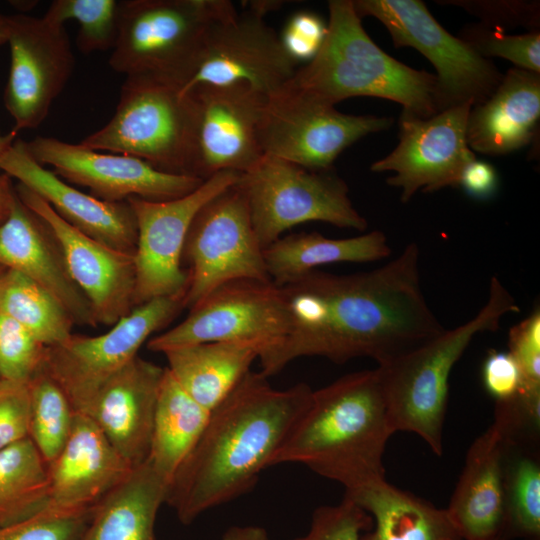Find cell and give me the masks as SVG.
Masks as SVG:
<instances>
[{"label": "cell", "instance_id": "obj_1", "mask_svg": "<svg viewBox=\"0 0 540 540\" xmlns=\"http://www.w3.org/2000/svg\"><path fill=\"white\" fill-rule=\"evenodd\" d=\"M280 288L289 326L278 344L259 355L267 378L307 356L338 364L367 357L380 365L445 330L422 290L416 243L370 271L316 269Z\"/></svg>", "mask_w": 540, "mask_h": 540}, {"label": "cell", "instance_id": "obj_2", "mask_svg": "<svg viewBox=\"0 0 540 540\" xmlns=\"http://www.w3.org/2000/svg\"><path fill=\"white\" fill-rule=\"evenodd\" d=\"M267 379L250 370L211 411L168 487L165 503L181 523L251 490L309 406L306 383L279 390Z\"/></svg>", "mask_w": 540, "mask_h": 540}, {"label": "cell", "instance_id": "obj_3", "mask_svg": "<svg viewBox=\"0 0 540 540\" xmlns=\"http://www.w3.org/2000/svg\"><path fill=\"white\" fill-rule=\"evenodd\" d=\"M392 434L377 369L349 373L313 390L271 466L305 465L351 493L385 478L383 456Z\"/></svg>", "mask_w": 540, "mask_h": 540}, {"label": "cell", "instance_id": "obj_4", "mask_svg": "<svg viewBox=\"0 0 540 540\" xmlns=\"http://www.w3.org/2000/svg\"><path fill=\"white\" fill-rule=\"evenodd\" d=\"M327 33L317 55L298 67L287 86L336 105L351 97L395 101L402 113H439L435 74L413 69L383 51L366 33L353 0H330Z\"/></svg>", "mask_w": 540, "mask_h": 540}, {"label": "cell", "instance_id": "obj_5", "mask_svg": "<svg viewBox=\"0 0 540 540\" xmlns=\"http://www.w3.org/2000/svg\"><path fill=\"white\" fill-rule=\"evenodd\" d=\"M519 311L515 298L494 276L485 304L470 320L378 365L392 432L414 433L442 456L452 369L476 335L496 331L505 315Z\"/></svg>", "mask_w": 540, "mask_h": 540}, {"label": "cell", "instance_id": "obj_6", "mask_svg": "<svg viewBox=\"0 0 540 540\" xmlns=\"http://www.w3.org/2000/svg\"><path fill=\"white\" fill-rule=\"evenodd\" d=\"M234 8L228 0H121L109 65L183 89L210 27Z\"/></svg>", "mask_w": 540, "mask_h": 540}, {"label": "cell", "instance_id": "obj_7", "mask_svg": "<svg viewBox=\"0 0 540 540\" xmlns=\"http://www.w3.org/2000/svg\"><path fill=\"white\" fill-rule=\"evenodd\" d=\"M79 143L142 159L163 172L192 176V97L174 82L126 76L111 119Z\"/></svg>", "mask_w": 540, "mask_h": 540}, {"label": "cell", "instance_id": "obj_8", "mask_svg": "<svg viewBox=\"0 0 540 540\" xmlns=\"http://www.w3.org/2000/svg\"><path fill=\"white\" fill-rule=\"evenodd\" d=\"M237 185L246 197L252 226L263 249L286 230L306 222L320 221L358 231L368 226L334 168L311 170L263 155L240 174Z\"/></svg>", "mask_w": 540, "mask_h": 540}, {"label": "cell", "instance_id": "obj_9", "mask_svg": "<svg viewBox=\"0 0 540 540\" xmlns=\"http://www.w3.org/2000/svg\"><path fill=\"white\" fill-rule=\"evenodd\" d=\"M353 5L361 19L379 20L395 47H412L431 62L436 69L439 112L481 103L501 82L498 68L441 26L422 1L353 0Z\"/></svg>", "mask_w": 540, "mask_h": 540}, {"label": "cell", "instance_id": "obj_10", "mask_svg": "<svg viewBox=\"0 0 540 540\" xmlns=\"http://www.w3.org/2000/svg\"><path fill=\"white\" fill-rule=\"evenodd\" d=\"M186 264L185 308L217 287L240 279L271 281L248 203L237 182L195 215L182 252Z\"/></svg>", "mask_w": 540, "mask_h": 540}, {"label": "cell", "instance_id": "obj_11", "mask_svg": "<svg viewBox=\"0 0 540 540\" xmlns=\"http://www.w3.org/2000/svg\"><path fill=\"white\" fill-rule=\"evenodd\" d=\"M393 123L386 116L342 113L285 85L267 97L259 139L264 155L311 170H329L347 147Z\"/></svg>", "mask_w": 540, "mask_h": 540}, {"label": "cell", "instance_id": "obj_12", "mask_svg": "<svg viewBox=\"0 0 540 540\" xmlns=\"http://www.w3.org/2000/svg\"><path fill=\"white\" fill-rule=\"evenodd\" d=\"M288 326L280 287L272 281L240 279L214 289L183 321L149 339L147 347L164 353L199 343L241 342L258 345L262 353L284 338Z\"/></svg>", "mask_w": 540, "mask_h": 540}, {"label": "cell", "instance_id": "obj_13", "mask_svg": "<svg viewBox=\"0 0 540 540\" xmlns=\"http://www.w3.org/2000/svg\"><path fill=\"white\" fill-rule=\"evenodd\" d=\"M185 291L154 298L135 307L110 329L97 336L72 334L46 347L44 366L82 413L96 390L138 355L149 337L168 325L184 305Z\"/></svg>", "mask_w": 540, "mask_h": 540}, {"label": "cell", "instance_id": "obj_14", "mask_svg": "<svg viewBox=\"0 0 540 540\" xmlns=\"http://www.w3.org/2000/svg\"><path fill=\"white\" fill-rule=\"evenodd\" d=\"M255 10L236 8L209 29L186 92L200 84L243 83L266 96L281 90L298 64L284 50L279 35Z\"/></svg>", "mask_w": 540, "mask_h": 540}, {"label": "cell", "instance_id": "obj_15", "mask_svg": "<svg viewBox=\"0 0 540 540\" xmlns=\"http://www.w3.org/2000/svg\"><path fill=\"white\" fill-rule=\"evenodd\" d=\"M239 176L229 171L217 173L191 193L172 200L149 201L137 197L127 200L137 225L135 307L186 291L182 252L190 225L198 211L234 185Z\"/></svg>", "mask_w": 540, "mask_h": 540}, {"label": "cell", "instance_id": "obj_16", "mask_svg": "<svg viewBox=\"0 0 540 540\" xmlns=\"http://www.w3.org/2000/svg\"><path fill=\"white\" fill-rule=\"evenodd\" d=\"M6 43L10 68L3 99L18 133L46 119L72 75L75 58L65 25L45 16H9Z\"/></svg>", "mask_w": 540, "mask_h": 540}, {"label": "cell", "instance_id": "obj_17", "mask_svg": "<svg viewBox=\"0 0 540 540\" xmlns=\"http://www.w3.org/2000/svg\"><path fill=\"white\" fill-rule=\"evenodd\" d=\"M186 92L194 105L191 175L206 180L251 169L264 155L259 130L268 96L243 83L200 84Z\"/></svg>", "mask_w": 540, "mask_h": 540}, {"label": "cell", "instance_id": "obj_18", "mask_svg": "<svg viewBox=\"0 0 540 540\" xmlns=\"http://www.w3.org/2000/svg\"><path fill=\"white\" fill-rule=\"evenodd\" d=\"M472 106L464 103L425 119L401 112L397 146L373 162L370 170L393 172L386 181L401 189L403 203L418 191L459 186L464 169L476 159L466 140Z\"/></svg>", "mask_w": 540, "mask_h": 540}, {"label": "cell", "instance_id": "obj_19", "mask_svg": "<svg viewBox=\"0 0 540 540\" xmlns=\"http://www.w3.org/2000/svg\"><path fill=\"white\" fill-rule=\"evenodd\" d=\"M25 145L37 163L51 166L67 183L87 187L90 195L107 202H124L131 197L172 200L204 182L194 176L160 171L133 156L103 153L54 137L37 136Z\"/></svg>", "mask_w": 540, "mask_h": 540}, {"label": "cell", "instance_id": "obj_20", "mask_svg": "<svg viewBox=\"0 0 540 540\" xmlns=\"http://www.w3.org/2000/svg\"><path fill=\"white\" fill-rule=\"evenodd\" d=\"M19 199L54 232L69 274L88 300L97 325L112 326L135 308L134 254L109 247L72 227L39 195L18 183Z\"/></svg>", "mask_w": 540, "mask_h": 540}, {"label": "cell", "instance_id": "obj_21", "mask_svg": "<svg viewBox=\"0 0 540 540\" xmlns=\"http://www.w3.org/2000/svg\"><path fill=\"white\" fill-rule=\"evenodd\" d=\"M0 172L42 199L68 224L114 249L134 254L137 225L127 201L107 202L86 194L37 163L18 139L0 158Z\"/></svg>", "mask_w": 540, "mask_h": 540}, {"label": "cell", "instance_id": "obj_22", "mask_svg": "<svg viewBox=\"0 0 540 540\" xmlns=\"http://www.w3.org/2000/svg\"><path fill=\"white\" fill-rule=\"evenodd\" d=\"M164 372L137 355L96 390L82 412L134 468L149 457Z\"/></svg>", "mask_w": 540, "mask_h": 540}, {"label": "cell", "instance_id": "obj_23", "mask_svg": "<svg viewBox=\"0 0 540 540\" xmlns=\"http://www.w3.org/2000/svg\"><path fill=\"white\" fill-rule=\"evenodd\" d=\"M0 265L43 287L63 305L75 325L97 326L88 300L69 274L54 232L17 194L0 224Z\"/></svg>", "mask_w": 540, "mask_h": 540}, {"label": "cell", "instance_id": "obj_24", "mask_svg": "<svg viewBox=\"0 0 540 540\" xmlns=\"http://www.w3.org/2000/svg\"><path fill=\"white\" fill-rule=\"evenodd\" d=\"M47 466V508L59 511L93 508L134 468L90 417L77 412L67 442Z\"/></svg>", "mask_w": 540, "mask_h": 540}, {"label": "cell", "instance_id": "obj_25", "mask_svg": "<svg viewBox=\"0 0 540 540\" xmlns=\"http://www.w3.org/2000/svg\"><path fill=\"white\" fill-rule=\"evenodd\" d=\"M503 447L491 425L466 453L446 508L462 540H505Z\"/></svg>", "mask_w": 540, "mask_h": 540}, {"label": "cell", "instance_id": "obj_26", "mask_svg": "<svg viewBox=\"0 0 540 540\" xmlns=\"http://www.w3.org/2000/svg\"><path fill=\"white\" fill-rule=\"evenodd\" d=\"M540 118V74L513 67L494 92L470 109L466 140L487 155H505L535 141Z\"/></svg>", "mask_w": 540, "mask_h": 540}, {"label": "cell", "instance_id": "obj_27", "mask_svg": "<svg viewBox=\"0 0 540 540\" xmlns=\"http://www.w3.org/2000/svg\"><path fill=\"white\" fill-rule=\"evenodd\" d=\"M372 518L360 540H462L446 508L390 484L386 478L344 493Z\"/></svg>", "mask_w": 540, "mask_h": 540}, {"label": "cell", "instance_id": "obj_28", "mask_svg": "<svg viewBox=\"0 0 540 540\" xmlns=\"http://www.w3.org/2000/svg\"><path fill=\"white\" fill-rule=\"evenodd\" d=\"M168 487L147 459L94 506L80 540H155Z\"/></svg>", "mask_w": 540, "mask_h": 540}, {"label": "cell", "instance_id": "obj_29", "mask_svg": "<svg viewBox=\"0 0 540 540\" xmlns=\"http://www.w3.org/2000/svg\"><path fill=\"white\" fill-rule=\"evenodd\" d=\"M258 345L241 342H206L164 352L168 366L182 389L212 411L238 385L259 358Z\"/></svg>", "mask_w": 540, "mask_h": 540}, {"label": "cell", "instance_id": "obj_30", "mask_svg": "<svg viewBox=\"0 0 540 540\" xmlns=\"http://www.w3.org/2000/svg\"><path fill=\"white\" fill-rule=\"evenodd\" d=\"M391 249L380 230L342 239L318 232L280 237L263 249L270 280L283 287L320 266L335 263H366L386 259Z\"/></svg>", "mask_w": 540, "mask_h": 540}, {"label": "cell", "instance_id": "obj_31", "mask_svg": "<svg viewBox=\"0 0 540 540\" xmlns=\"http://www.w3.org/2000/svg\"><path fill=\"white\" fill-rule=\"evenodd\" d=\"M210 413L182 389L165 367L148 460L168 484L200 438Z\"/></svg>", "mask_w": 540, "mask_h": 540}, {"label": "cell", "instance_id": "obj_32", "mask_svg": "<svg viewBox=\"0 0 540 540\" xmlns=\"http://www.w3.org/2000/svg\"><path fill=\"white\" fill-rule=\"evenodd\" d=\"M503 443L505 540H540L539 445Z\"/></svg>", "mask_w": 540, "mask_h": 540}, {"label": "cell", "instance_id": "obj_33", "mask_svg": "<svg viewBox=\"0 0 540 540\" xmlns=\"http://www.w3.org/2000/svg\"><path fill=\"white\" fill-rule=\"evenodd\" d=\"M0 311L45 347L66 341L75 325L63 305L33 280L6 269L0 277Z\"/></svg>", "mask_w": 540, "mask_h": 540}, {"label": "cell", "instance_id": "obj_34", "mask_svg": "<svg viewBox=\"0 0 540 540\" xmlns=\"http://www.w3.org/2000/svg\"><path fill=\"white\" fill-rule=\"evenodd\" d=\"M48 466L27 437L0 451V527L47 508Z\"/></svg>", "mask_w": 540, "mask_h": 540}, {"label": "cell", "instance_id": "obj_35", "mask_svg": "<svg viewBox=\"0 0 540 540\" xmlns=\"http://www.w3.org/2000/svg\"><path fill=\"white\" fill-rule=\"evenodd\" d=\"M30 418L28 438L49 465L71 433L76 411L43 365L28 381Z\"/></svg>", "mask_w": 540, "mask_h": 540}, {"label": "cell", "instance_id": "obj_36", "mask_svg": "<svg viewBox=\"0 0 540 540\" xmlns=\"http://www.w3.org/2000/svg\"><path fill=\"white\" fill-rule=\"evenodd\" d=\"M118 0H54L45 17L59 24H79L76 44L81 53L112 50L118 34Z\"/></svg>", "mask_w": 540, "mask_h": 540}, {"label": "cell", "instance_id": "obj_37", "mask_svg": "<svg viewBox=\"0 0 540 540\" xmlns=\"http://www.w3.org/2000/svg\"><path fill=\"white\" fill-rule=\"evenodd\" d=\"M458 37L484 58H504L514 67L540 74L539 30L509 34L481 23L464 27Z\"/></svg>", "mask_w": 540, "mask_h": 540}, {"label": "cell", "instance_id": "obj_38", "mask_svg": "<svg viewBox=\"0 0 540 540\" xmlns=\"http://www.w3.org/2000/svg\"><path fill=\"white\" fill-rule=\"evenodd\" d=\"M46 347L0 311V381L28 382L43 365Z\"/></svg>", "mask_w": 540, "mask_h": 540}, {"label": "cell", "instance_id": "obj_39", "mask_svg": "<svg viewBox=\"0 0 540 540\" xmlns=\"http://www.w3.org/2000/svg\"><path fill=\"white\" fill-rule=\"evenodd\" d=\"M93 508L81 511L46 508L1 526L0 540H80L91 519Z\"/></svg>", "mask_w": 540, "mask_h": 540}, {"label": "cell", "instance_id": "obj_40", "mask_svg": "<svg viewBox=\"0 0 540 540\" xmlns=\"http://www.w3.org/2000/svg\"><path fill=\"white\" fill-rule=\"evenodd\" d=\"M492 425L506 443L539 445L540 388L523 387L514 397L495 402Z\"/></svg>", "mask_w": 540, "mask_h": 540}, {"label": "cell", "instance_id": "obj_41", "mask_svg": "<svg viewBox=\"0 0 540 540\" xmlns=\"http://www.w3.org/2000/svg\"><path fill=\"white\" fill-rule=\"evenodd\" d=\"M372 518L351 500L314 510L308 531L293 540H360L372 527Z\"/></svg>", "mask_w": 540, "mask_h": 540}, {"label": "cell", "instance_id": "obj_42", "mask_svg": "<svg viewBox=\"0 0 540 540\" xmlns=\"http://www.w3.org/2000/svg\"><path fill=\"white\" fill-rule=\"evenodd\" d=\"M463 8L480 18L482 24L507 31L510 28L524 27L530 31L539 30L540 5L537 1L519 0H449L438 1Z\"/></svg>", "mask_w": 540, "mask_h": 540}, {"label": "cell", "instance_id": "obj_43", "mask_svg": "<svg viewBox=\"0 0 540 540\" xmlns=\"http://www.w3.org/2000/svg\"><path fill=\"white\" fill-rule=\"evenodd\" d=\"M28 382L0 381V451L28 437Z\"/></svg>", "mask_w": 540, "mask_h": 540}, {"label": "cell", "instance_id": "obj_44", "mask_svg": "<svg viewBox=\"0 0 540 540\" xmlns=\"http://www.w3.org/2000/svg\"><path fill=\"white\" fill-rule=\"evenodd\" d=\"M508 352L518 363L527 388H540V310L510 328Z\"/></svg>", "mask_w": 540, "mask_h": 540}, {"label": "cell", "instance_id": "obj_45", "mask_svg": "<svg viewBox=\"0 0 540 540\" xmlns=\"http://www.w3.org/2000/svg\"><path fill=\"white\" fill-rule=\"evenodd\" d=\"M327 33V22L310 11L294 13L280 37L286 53L298 65L310 62L319 52Z\"/></svg>", "mask_w": 540, "mask_h": 540}, {"label": "cell", "instance_id": "obj_46", "mask_svg": "<svg viewBox=\"0 0 540 540\" xmlns=\"http://www.w3.org/2000/svg\"><path fill=\"white\" fill-rule=\"evenodd\" d=\"M482 381L495 402L508 400L525 387L521 369L508 351L488 352L482 366Z\"/></svg>", "mask_w": 540, "mask_h": 540}, {"label": "cell", "instance_id": "obj_47", "mask_svg": "<svg viewBox=\"0 0 540 540\" xmlns=\"http://www.w3.org/2000/svg\"><path fill=\"white\" fill-rule=\"evenodd\" d=\"M460 186L472 197H489L497 186L495 169L484 161L475 159L463 171Z\"/></svg>", "mask_w": 540, "mask_h": 540}, {"label": "cell", "instance_id": "obj_48", "mask_svg": "<svg viewBox=\"0 0 540 540\" xmlns=\"http://www.w3.org/2000/svg\"><path fill=\"white\" fill-rule=\"evenodd\" d=\"M221 540H271L267 531L260 526H232L226 530Z\"/></svg>", "mask_w": 540, "mask_h": 540}, {"label": "cell", "instance_id": "obj_49", "mask_svg": "<svg viewBox=\"0 0 540 540\" xmlns=\"http://www.w3.org/2000/svg\"><path fill=\"white\" fill-rule=\"evenodd\" d=\"M16 197V190L12 179L5 173L0 172V224L8 216Z\"/></svg>", "mask_w": 540, "mask_h": 540}, {"label": "cell", "instance_id": "obj_50", "mask_svg": "<svg viewBox=\"0 0 540 540\" xmlns=\"http://www.w3.org/2000/svg\"><path fill=\"white\" fill-rule=\"evenodd\" d=\"M17 137L13 130L7 134L0 133V158L12 146Z\"/></svg>", "mask_w": 540, "mask_h": 540}, {"label": "cell", "instance_id": "obj_51", "mask_svg": "<svg viewBox=\"0 0 540 540\" xmlns=\"http://www.w3.org/2000/svg\"><path fill=\"white\" fill-rule=\"evenodd\" d=\"M9 30V16L0 14V45L6 44Z\"/></svg>", "mask_w": 540, "mask_h": 540}, {"label": "cell", "instance_id": "obj_52", "mask_svg": "<svg viewBox=\"0 0 540 540\" xmlns=\"http://www.w3.org/2000/svg\"><path fill=\"white\" fill-rule=\"evenodd\" d=\"M6 269L0 265V277L2 276V274L4 273Z\"/></svg>", "mask_w": 540, "mask_h": 540}]
</instances>
